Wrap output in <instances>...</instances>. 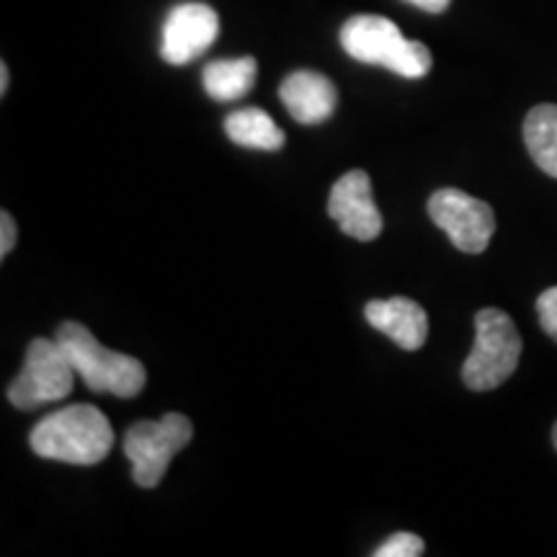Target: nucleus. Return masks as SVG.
<instances>
[{"mask_svg":"<svg viewBox=\"0 0 557 557\" xmlns=\"http://www.w3.org/2000/svg\"><path fill=\"white\" fill-rule=\"evenodd\" d=\"M54 338H58L75 374L86 382L90 393L116 395L124 400L137 398L143 393L145 382H148L143 361L101 346L86 325L70 320V323L60 325Z\"/></svg>","mask_w":557,"mask_h":557,"instance_id":"obj_2","label":"nucleus"},{"mask_svg":"<svg viewBox=\"0 0 557 557\" xmlns=\"http://www.w3.org/2000/svg\"><path fill=\"white\" fill-rule=\"evenodd\" d=\"M75 369L58 338H34L26 346L24 367L9 385V400L18 410H34L65 400L75 387Z\"/></svg>","mask_w":557,"mask_h":557,"instance_id":"obj_5","label":"nucleus"},{"mask_svg":"<svg viewBox=\"0 0 557 557\" xmlns=\"http://www.w3.org/2000/svg\"><path fill=\"white\" fill-rule=\"evenodd\" d=\"M16 246V222L9 212H0V256H9Z\"/></svg>","mask_w":557,"mask_h":557,"instance_id":"obj_17","label":"nucleus"},{"mask_svg":"<svg viewBox=\"0 0 557 557\" xmlns=\"http://www.w3.org/2000/svg\"><path fill=\"white\" fill-rule=\"evenodd\" d=\"M521 336L511 315L485 308L475 315V346L465 359L462 380L475 393H487L517 372L521 359Z\"/></svg>","mask_w":557,"mask_h":557,"instance_id":"obj_4","label":"nucleus"},{"mask_svg":"<svg viewBox=\"0 0 557 557\" xmlns=\"http://www.w3.org/2000/svg\"><path fill=\"white\" fill-rule=\"evenodd\" d=\"M9 81H11V73H9V65H0V96L9 94Z\"/></svg>","mask_w":557,"mask_h":557,"instance_id":"obj_19","label":"nucleus"},{"mask_svg":"<svg viewBox=\"0 0 557 557\" xmlns=\"http://www.w3.org/2000/svg\"><path fill=\"white\" fill-rule=\"evenodd\" d=\"M524 143L529 156L545 171L547 176L557 178V107L555 103H540L524 120Z\"/></svg>","mask_w":557,"mask_h":557,"instance_id":"obj_14","label":"nucleus"},{"mask_svg":"<svg viewBox=\"0 0 557 557\" xmlns=\"http://www.w3.org/2000/svg\"><path fill=\"white\" fill-rule=\"evenodd\" d=\"M194 426L186 416L165 413L160 421H137L124 434V455L132 462V478L139 487H156L171 459L191 442Z\"/></svg>","mask_w":557,"mask_h":557,"instance_id":"obj_6","label":"nucleus"},{"mask_svg":"<svg viewBox=\"0 0 557 557\" xmlns=\"http://www.w3.org/2000/svg\"><path fill=\"white\" fill-rule=\"evenodd\" d=\"M225 132L235 145L248 150L276 152L284 148V132L263 109H238L225 120Z\"/></svg>","mask_w":557,"mask_h":557,"instance_id":"obj_13","label":"nucleus"},{"mask_svg":"<svg viewBox=\"0 0 557 557\" xmlns=\"http://www.w3.org/2000/svg\"><path fill=\"white\" fill-rule=\"evenodd\" d=\"M406 3L416 5V9H421L426 13H442V11L449 9L451 0H406Z\"/></svg>","mask_w":557,"mask_h":557,"instance_id":"obj_18","label":"nucleus"},{"mask_svg":"<svg viewBox=\"0 0 557 557\" xmlns=\"http://www.w3.org/2000/svg\"><path fill=\"white\" fill-rule=\"evenodd\" d=\"M341 47L348 58L364 65H377L393 70L400 78H423L431 70V52L423 41L403 37V32L385 16H361L348 18L341 26Z\"/></svg>","mask_w":557,"mask_h":557,"instance_id":"obj_3","label":"nucleus"},{"mask_svg":"<svg viewBox=\"0 0 557 557\" xmlns=\"http://www.w3.org/2000/svg\"><path fill=\"white\" fill-rule=\"evenodd\" d=\"M423 549H426V545H423V540L418 534L398 532L374 549V557H418L423 555Z\"/></svg>","mask_w":557,"mask_h":557,"instance_id":"obj_15","label":"nucleus"},{"mask_svg":"<svg viewBox=\"0 0 557 557\" xmlns=\"http://www.w3.org/2000/svg\"><path fill=\"white\" fill-rule=\"evenodd\" d=\"M259 65L253 58L238 60H214L201 70V83L209 99L214 101H238L253 88Z\"/></svg>","mask_w":557,"mask_h":557,"instance_id":"obj_12","label":"nucleus"},{"mask_svg":"<svg viewBox=\"0 0 557 557\" xmlns=\"http://www.w3.org/2000/svg\"><path fill=\"white\" fill-rule=\"evenodd\" d=\"M29 444L34 455L52 462L99 465L114 447V429L99 408L75 403L41 418L32 429Z\"/></svg>","mask_w":557,"mask_h":557,"instance_id":"obj_1","label":"nucleus"},{"mask_svg":"<svg viewBox=\"0 0 557 557\" xmlns=\"http://www.w3.org/2000/svg\"><path fill=\"white\" fill-rule=\"evenodd\" d=\"M278 99L299 124H320L336 111L338 90L331 78L315 70H297L278 86Z\"/></svg>","mask_w":557,"mask_h":557,"instance_id":"obj_10","label":"nucleus"},{"mask_svg":"<svg viewBox=\"0 0 557 557\" xmlns=\"http://www.w3.org/2000/svg\"><path fill=\"white\" fill-rule=\"evenodd\" d=\"M329 214L348 238L361 243L374 240L385 227V220L372 197V181L364 171H348L333 184Z\"/></svg>","mask_w":557,"mask_h":557,"instance_id":"obj_9","label":"nucleus"},{"mask_svg":"<svg viewBox=\"0 0 557 557\" xmlns=\"http://www.w3.org/2000/svg\"><path fill=\"white\" fill-rule=\"evenodd\" d=\"M537 315L542 331H545L553 341H557V287L542 292L537 299Z\"/></svg>","mask_w":557,"mask_h":557,"instance_id":"obj_16","label":"nucleus"},{"mask_svg":"<svg viewBox=\"0 0 557 557\" xmlns=\"http://www.w3.org/2000/svg\"><path fill=\"white\" fill-rule=\"evenodd\" d=\"M364 318L372 329L385 333L406 351H418L429 338V315L416 299L389 297L367 302Z\"/></svg>","mask_w":557,"mask_h":557,"instance_id":"obj_11","label":"nucleus"},{"mask_svg":"<svg viewBox=\"0 0 557 557\" xmlns=\"http://www.w3.org/2000/svg\"><path fill=\"white\" fill-rule=\"evenodd\" d=\"M220 37V16L207 3H178L160 32V58L169 65H189Z\"/></svg>","mask_w":557,"mask_h":557,"instance_id":"obj_8","label":"nucleus"},{"mask_svg":"<svg viewBox=\"0 0 557 557\" xmlns=\"http://www.w3.org/2000/svg\"><path fill=\"white\" fill-rule=\"evenodd\" d=\"M553 444H555V449H557V423H555V429H553Z\"/></svg>","mask_w":557,"mask_h":557,"instance_id":"obj_20","label":"nucleus"},{"mask_svg":"<svg viewBox=\"0 0 557 557\" xmlns=\"http://www.w3.org/2000/svg\"><path fill=\"white\" fill-rule=\"evenodd\" d=\"M429 218L462 253H483L496 233V212L483 199L459 189H438L429 199Z\"/></svg>","mask_w":557,"mask_h":557,"instance_id":"obj_7","label":"nucleus"}]
</instances>
